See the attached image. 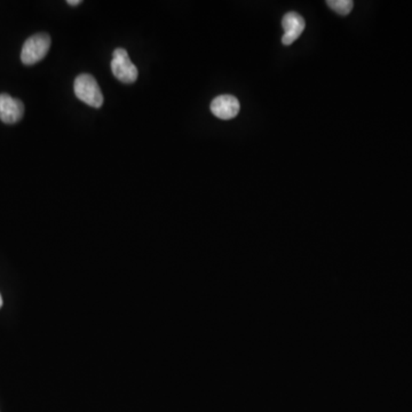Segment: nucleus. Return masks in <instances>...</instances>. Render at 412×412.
I'll return each mask as SVG.
<instances>
[{
  "mask_svg": "<svg viewBox=\"0 0 412 412\" xmlns=\"http://www.w3.org/2000/svg\"><path fill=\"white\" fill-rule=\"evenodd\" d=\"M240 101L233 95H220L211 103V111L213 115L224 121L233 119L240 113Z\"/></svg>",
  "mask_w": 412,
  "mask_h": 412,
  "instance_id": "obj_6",
  "label": "nucleus"
},
{
  "mask_svg": "<svg viewBox=\"0 0 412 412\" xmlns=\"http://www.w3.org/2000/svg\"><path fill=\"white\" fill-rule=\"evenodd\" d=\"M330 8L339 15L346 16L353 11L354 3L352 0H329L327 1Z\"/></svg>",
  "mask_w": 412,
  "mask_h": 412,
  "instance_id": "obj_7",
  "label": "nucleus"
},
{
  "mask_svg": "<svg viewBox=\"0 0 412 412\" xmlns=\"http://www.w3.org/2000/svg\"><path fill=\"white\" fill-rule=\"evenodd\" d=\"M68 4L69 5H71V6H77V5L81 4V0H74V1H72V0H69Z\"/></svg>",
  "mask_w": 412,
  "mask_h": 412,
  "instance_id": "obj_8",
  "label": "nucleus"
},
{
  "mask_svg": "<svg viewBox=\"0 0 412 412\" xmlns=\"http://www.w3.org/2000/svg\"><path fill=\"white\" fill-rule=\"evenodd\" d=\"M50 47V34L41 32L25 41L21 52V61L25 66H32L46 57Z\"/></svg>",
  "mask_w": 412,
  "mask_h": 412,
  "instance_id": "obj_2",
  "label": "nucleus"
},
{
  "mask_svg": "<svg viewBox=\"0 0 412 412\" xmlns=\"http://www.w3.org/2000/svg\"><path fill=\"white\" fill-rule=\"evenodd\" d=\"M111 70L116 78L125 84L135 83L139 75L137 67L132 63L128 52L124 48H116L114 52Z\"/></svg>",
  "mask_w": 412,
  "mask_h": 412,
  "instance_id": "obj_3",
  "label": "nucleus"
},
{
  "mask_svg": "<svg viewBox=\"0 0 412 412\" xmlns=\"http://www.w3.org/2000/svg\"><path fill=\"white\" fill-rule=\"evenodd\" d=\"M3 306V298H1V294H0V308Z\"/></svg>",
  "mask_w": 412,
  "mask_h": 412,
  "instance_id": "obj_9",
  "label": "nucleus"
},
{
  "mask_svg": "<svg viewBox=\"0 0 412 412\" xmlns=\"http://www.w3.org/2000/svg\"><path fill=\"white\" fill-rule=\"evenodd\" d=\"M305 20L303 16L296 12L287 13L282 20V27L284 29V34L282 37V43L285 46L294 44L305 30Z\"/></svg>",
  "mask_w": 412,
  "mask_h": 412,
  "instance_id": "obj_5",
  "label": "nucleus"
},
{
  "mask_svg": "<svg viewBox=\"0 0 412 412\" xmlns=\"http://www.w3.org/2000/svg\"><path fill=\"white\" fill-rule=\"evenodd\" d=\"M76 97L79 100L94 108H100L103 104V94L97 79L88 74H81L74 84Z\"/></svg>",
  "mask_w": 412,
  "mask_h": 412,
  "instance_id": "obj_1",
  "label": "nucleus"
},
{
  "mask_svg": "<svg viewBox=\"0 0 412 412\" xmlns=\"http://www.w3.org/2000/svg\"><path fill=\"white\" fill-rule=\"evenodd\" d=\"M25 115V104L8 94H0V121L5 124H15Z\"/></svg>",
  "mask_w": 412,
  "mask_h": 412,
  "instance_id": "obj_4",
  "label": "nucleus"
}]
</instances>
